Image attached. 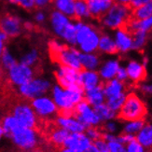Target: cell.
Segmentation results:
<instances>
[{"instance_id": "5b68a950", "label": "cell", "mask_w": 152, "mask_h": 152, "mask_svg": "<svg viewBox=\"0 0 152 152\" xmlns=\"http://www.w3.org/2000/svg\"><path fill=\"white\" fill-rule=\"evenodd\" d=\"M77 27V42L85 52H91L96 50L100 41L99 32L92 26L84 24L79 22L76 24Z\"/></svg>"}, {"instance_id": "74e56055", "label": "cell", "mask_w": 152, "mask_h": 152, "mask_svg": "<svg viewBox=\"0 0 152 152\" xmlns=\"http://www.w3.org/2000/svg\"><path fill=\"white\" fill-rule=\"evenodd\" d=\"M94 146L101 152H109V148H108V145L107 143L104 141L103 139H99V140H94Z\"/></svg>"}, {"instance_id": "52a82bcc", "label": "cell", "mask_w": 152, "mask_h": 152, "mask_svg": "<svg viewBox=\"0 0 152 152\" xmlns=\"http://www.w3.org/2000/svg\"><path fill=\"white\" fill-rule=\"evenodd\" d=\"M53 101L58 109H71L76 104L84 100V94L77 91L62 90L60 86H54L52 89Z\"/></svg>"}, {"instance_id": "7a4b0ae2", "label": "cell", "mask_w": 152, "mask_h": 152, "mask_svg": "<svg viewBox=\"0 0 152 152\" xmlns=\"http://www.w3.org/2000/svg\"><path fill=\"white\" fill-rule=\"evenodd\" d=\"M148 115L147 105L134 92L130 94L125 98L124 104L118 113L117 118L123 121H144Z\"/></svg>"}, {"instance_id": "4316f807", "label": "cell", "mask_w": 152, "mask_h": 152, "mask_svg": "<svg viewBox=\"0 0 152 152\" xmlns=\"http://www.w3.org/2000/svg\"><path fill=\"white\" fill-rule=\"evenodd\" d=\"M1 123H2V126L5 132L6 137H9L13 131H15L19 126H21L12 114L7 115L6 117H4Z\"/></svg>"}, {"instance_id": "6da1fadb", "label": "cell", "mask_w": 152, "mask_h": 152, "mask_svg": "<svg viewBox=\"0 0 152 152\" xmlns=\"http://www.w3.org/2000/svg\"><path fill=\"white\" fill-rule=\"evenodd\" d=\"M49 54L50 60L59 65L74 68L79 72L86 71L79 61V52L77 50L71 48L67 45L58 43L55 40H50L48 43Z\"/></svg>"}, {"instance_id": "7c38bea8", "label": "cell", "mask_w": 152, "mask_h": 152, "mask_svg": "<svg viewBox=\"0 0 152 152\" xmlns=\"http://www.w3.org/2000/svg\"><path fill=\"white\" fill-rule=\"evenodd\" d=\"M91 146V141L87 136L81 133H74L67 137L64 147L75 152H86Z\"/></svg>"}, {"instance_id": "4dcf8cb0", "label": "cell", "mask_w": 152, "mask_h": 152, "mask_svg": "<svg viewBox=\"0 0 152 152\" xmlns=\"http://www.w3.org/2000/svg\"><path fill=\"white\" fill-rule=\"evenodd\" d=\"M147 33L148 32L139 30V31L134 32L133 35H131L132 39H133V46H132V49L139 50L143 47L147 40Z\"/></svg>"}, {"instance_id": "ab89813d", "label": "cell", "mask_w": 152, "mask_h": 152, "mask_svg": "<svg viewBox=\"0 0 152 152\" xmlns=\"http://www.w3.org/2000/svg\"><path fill=\"white\" fill-rule=\"evenodd\" d=\"M116 76H117V79H118V80H120L121 82L125 81V80H126L127 77H128L126 69L120 67V69L118 70V73H117Z\"/></svg>"}, {"instance_id": "7bdbcfd3", "label": "cell", "mask_w": 152, "mask_h": 152, "mask_svg": "<svg viewBox=\"0 0 152 152\" xmlns=\"http://www.w3.org/2000/svg\"><path fill=\"white\" fill-rule=\"evenodd\" d=\"M103 129L110 131V132H113V131H115L116 126H115V124H113V123H108L107 125H104V126L103 127Z\"/></svg>"}, {"instance_id": "d590c367", "label": "cell", "mask_w": 152, "mask_h": 152, "mask_svg": "<svg viewBox=\"0 0 152 152\" xmlns=\"http://www.w3.org/2000/svg\"><path fill=\"white\" fill-rule=\"evenodd\" d=\"M107 145H108L109 152H126L124 145L121 144V142H118L117 138L113 141L107 142Z\"/></svg>"}, {"instance_id": "f35d334b", "label": "cell", "mask_w": 152, "mask_h": 152, "mask_svg": "<svg viewBox=\"0 0 152 152\" xmlns=\"http://www.w3.org/2000/svg\"><path fill=\"white\" fill-rule=\"evenodd\" d=\"M149 1H151V0H131L128 6L130 7L132 10H134L137 8H139V7L148 3Z\"/></svg>"}, {"instance_id": "83f0119b", "label": "cell", "mask_w": 152, "mask_h": 152, "mask_svg": "<svg viewBox=\"0 0 152 152\" xmlns=\"http://www.w3.org/2000/svg\"><path fill=\"white\" fill-rule=\"evenodd\" d=\"M120 69L118 63L117 61H110L105 64L100 71V75L104 79H110L117 75L118 70Z\"/></svg>"}, {"instance_id": "30bf717a", "label": "cell", "mask_w": 152, "mask_h": 152, "mask_svg": "<svg viewBox=\"0 0 152 152\" xmlns=\"http://www.w3.org/2000/svg\"><path fill=\"white\" fill-rule=\"evenodd\" d=\"M0 30L8 37H16L22 33L21 20L10 13L1 14L0 15Z\"/></svg>"}, {"instance_id": "8fae6325", "label": "cell", "mask_w": 152, "mask_h": 152, "mask_svg": "<svg viewBox=\"0 0 152 152\" xmlns=\"http://www.w3.org/2000/svg\"><path fill=\"white\" fill-rule=\"evenodd\" d=\"M30 104L36 112L37 116L40 120H46L48 117L57 113L58 111V107L54 101H52L50 98L46 96L36 98L32 100Z\"/></svg>"}, {"instance_id": "bcb514c9", "label": "cell", "mask_w": 152, "mask_h": 152, "mask_svg": "<svg viewBox=\"0 0 152 152\" xmlns=\"http://www.w3.org/2000/svg\"><path fill=\"white\" fill-rule=\"evenodd\" d=\"M86 152H101V151H99V150L94 146V145H91V146L87 150H86Z\"/></svg>"}, {"instance_id": "816d5d0a", "label": "cell", "mask_w": 152, "mask_h": 152, "mask_svg": "<svg viewBox=\"0 0 152 152\" xmlns=\"http://www.w3.org/2000/svg\"><path fill=\"white\" fill-rule=\"evenodd\" d=\"M50 2H52V0H50Z\"/></svg>"}, {"instance_id": "7402d4cb", "label": "cell", "mask_w": 152, "mask_h": 152, "mask_svg": "<svg viewBox=\"0 0 152 152\" xmlns=\"http://www.w3.org/2000/svg\"><path fill=\"white\" fill-rule=\"evenodd\" d=\"M98 49L101 51L107 52L108 54H117L118 52L120 51L116 42H114L107 35H102L100 37V41H99Z\"/></svg>"}, {"instance_id": "9a60e30c", "label": "cell", "mask_w": 152, "mask_h": 152, "mask_svg": "<svg viewBox=\"0 0 152 152\" xmlns=\"http://www.w3.org/2000/svg\"><path fill=\"white\" fill-rule=\"evenodd\" d=\"M50 22H51V25H52V28H53L54 32L58 36H60L62 37L64 34L65 30H66V28L68 27V25L71 23H69L68 18L58 10L51 12Z\"/></svg>"}, {"instance_id": "484cf974", "label": "cell", "mask_w": 152, "mask_h": 152, "mask_svg": "<svg viewBox=\"0 0 152 152\" xmlns=\"http://www.w3.org/2000/svg\"><path fill=\"white\" fill-rule=\"evenodd\" d=\"M75 13H76V21L77 23L80 22L82 19L91 17L90 10L86 0H76Z\"/></svg>"}, {"instance_id": "44dd1931", "label": "cell", "mask_w": 152, "mask_h": 152, "mask_svg": "<svg viewBox=\"0 0 152 152\" xmlns=\"http://www.w3.org/2000/svg\"><path fill=\"white\" fill-rule=\"evenodd\" d=\"M80 79L85 91H90L98 86L99 75L94 71H83L81 72Z\"/></svg>"}, {"instance_id": "f1b7e54d", "label": "cell", "mask_w": 152, "mask_h": 152, "mask_svg": "<svg viewBox=\"0 0 152 152\" xmlns=\"http://www.w3.org/2000/svg\"><path fill=\"white\" fill-rule=\"evenodd\" d=\"M18 64L16 59L12 56V54L10 52V50L5 48L2 56L0 58V64H1V67L4 71L8 72L10 68H12L14 65Z\"/></svg>"}, {"instance_id": "c3c4849f", "label": "cell", "mask_w": 152, "mask_h": 152, "mask_svg": "<svg viewBox=\"0 0 152 152\" xmlns=\"http://www.w3.org/2000/svg\"><path fill=\"white\" fill-rule=\"evenodd\" d=\"M118 3H121V4H125V5H128L130 3L131 0H117Z\"/></svg>"}, {"instance_id": "1f68e13d", "label": "cell", "mask_w": 152, "mask_h": 152, "mask_svg": "<svg viewBox=\"0 0 152 152\" xmlns=\"http://www.w3.org/2000/svg\"><path fill=\"white\" fill-rule=\"evenodd\" d=\"M38 62V52L37 50H32L28 53L23 55L21 59V64L27 65L29 67H33L37 64Z\"/></svg>"}, {"instance_id": "d6986e66", "label": "cell", "mask_w": 152, "mask_h": 152, "mask_svg": "<svg viewBox=\"0 0 152 152\" xmlns=\"http://www.w3.org/2000/svg\"><path fill=\"white\" fill-rule=\"evenodd\" d=\"M59 126L67 130L68 132H72V133H82V132L86 129L83 125L74 120V118H58L55 121Z\"/></svg>"}, {"instance_id": "f546056e", "label": "cell", "mask_w": 152, "mask_h": 152, "mask_svg": "<svg viewBox=\"0 0 152 152\" xmlns=\"http://www.w3.org/2000/svg\"><path fill=\"white\" fill-rule=\"evenodd\" d=\"M94 112L96 115L100 118V120H110V118L115 117V111L110 109L107 104H101L94 107Z\"/></svg>"}, {"instance_id": "681fc988", "label": "cell", "mask_w": 152, "mask_h": 152, "mask_svg": "<svg viewBox=\"0 0 152 152\" xmlns=\"http://www.w3.org/2000/svg\"><path fill=\"white\" fill-rule=\"evenodd\" d=\"M59 152H75V151L72 149H69V148H64L61 150H59Z\"/></svg>"}, {"instance_id": "f6af8a7d", "label": "cell", "mask_w": 152, "mask_h": 152, "mask_svg": "<svg viewBox=\"0 0 152 152\" xmlns=\"http://www.w3.org/2000/svg\"><path fill=\"white\" fill-rule=\"evenodd\" d=\"M36 20L38 22V23H41V22H43L44 20H45V16H44V14L43 13H41V12H38L37 14L36 15Z\"/></svg>"}, {"instance_id": "d4e9b609", "label": "cell", "mask_w": 152, "mask_h": 152, "mask_svg": "<svg viewBox=\"0 0 152 152\" xmlns=\"http://www.w3.org/2000/svg\"><path fill=\"white\" fill-rule=\"evenodd\" d=\"M136 139L143 147L151 148L152 147V125L147 124L139 132Z\"/></svg>"}, {"instance_id": "4fadbf2b", "label": "cell", "mask_w": 152, "mask_h": 152, "mask_svg": "<svg viewBox=\"0 0 152 152\" xmlns=\"http://www.w3.org/2000/svg\"><path fill=\"white\" fill-rule=\"evenodd\" d=\"M90 10L91 17L101 21L113 6L114 0H86Z\"/></svg>"}, {"instance_id": "ee69618b", "label": "cell", "mask_w": 152, "mask_h": 152, "mask_svg": "<svg viewBox=\"0 0 152 152\" xmlns=\"http://www.w3.org/2000/svg\"><path fill=\"white\" fill-rule=\"evenodd\" d=\"M142 91L144 94H152V85L151 86H143Z\"/></svg>"}, {"instance_id": "277c9868", "label": "cell", "mask_w": 152, "mask_h": 152, "mask_svg": "<svg viewBox=\"0 0 152 152\" xmlns=\"http://www.w3.org/2000/svg\"><path fill=\"white\" fill-rule=\"evenodd\" d=\"M131 8L128 5L115 3L107 12L101 22L104 25L111 29H121L124 27L132 14Z\"/></svg>"}, {"instance_id": "9c48e42d", "label": "cell", "mask_w": 152, "mask_h": 152, "mask_svg": "<svg viewBox=\"0 0 152 152\" xmlns=\"http://www.w3.org/2000/svg\"><path fill=\"white\" fill-rule=\"evenodd\" d=\"M7 73H8L9 81L18 88L23 85L27 84L32 79L35 78L34 69L21 63L16 64Z\"/></svg>"}, {"instance_id": "603a6c76", "label": "cell", "mask_w": 152, "mask_h": 152, "mask_svg": "<svg viewBox=\"0 0 152 152\" xmlns=\"http://www.w3.org/2000/svg\"><path fill=\"white\" fill-rule=\"evenodd\" d=\"M151 16H152V0L148 3L139 7V8L134 10L131 14L132 18L138 20V21H143V20L148 19Z\"/></svg>"}, {"instance_id": "8d00e7d4", "label": "cell", "mask_w": 152, "mask_h": 152, "mask_svg": "<svg viewBox=\"0 0 152 152\" xmlns=\"http://www.w3.org/2000/svg\"><path fill=\"white\" fill-rule=\"evenodd\" d=\"M127 152H144L143 146L135 139L134 141H132L130 144H128V150Z\"/></svg>"}, {"instance_id": "3957f363", "label": "cell", "mask_w": 152, "mask_h": 152, "mask_svg": "<svg viewBox=\"0 0 152 152\" xmlns=\"http://www.w3.org/2000/svg\"><path fill=\"white\" fill-rule=\"evenodd\" d=\"M14 146L22 151H35L38 146L37 131L31 128L19 126L8 137Z\"/></svg>"}, {"instance_id": "cb8c5ba5", "label": "cell", "mask_w": 152, "mask_h": 152, "mask_svg": "<svg viewBox=\"0 0 152 152\" xmlns=\"http://www.w3.org/2000/svg\"><path fill=\"white\" fill-rule=\"evenodd\" d=\"M79 61L86 71H92L99 64L98 56L91 53H79Z\"/></svg>"}, {"instance_id": "ac0fdd59", "label": "cell", "mask_w": 152, "mask_h": 152, "mask_svg": "<svg viewBox=\"0 0 152 152\" xmlns=\"http://www.w3.org/2000/svg\"><path fill=\"white\" fill-rule=\"evenodd\" d=\"M52 2L54 3L55 8L58 10V11H60L64 15L76 21V0H52Z\"/></svg>"}, {"instance_id": "d6a6232c", "label": "cell", "mask_w": 152, "mask_h": 152, "mask_svg": "<svg viewBox=\"0 0 152 152\" xmlns=\"http://www.w3.org/2000/svg\"><path fill=\"white\" fill-rule=\"evenodd\" d=\"M125 95L124 94H121V95L118 96H116V97H113V98H110V99H107V105L112 109L113 111H117L118 109H121V107L124 104V101H125Z\"/></svg>"}, {"instance_id": "2e32d148", "label": "cell", "mask_w": 152, "mask_h": 152, "mask_svg": "<svg viewBox=\"0 0 152 152\" xmlns=\"http://www.w3.org/2000/svg\"><path fill=\"white\" fill-rule=\"evenodd\" d=\"M103 89H104V94L107 99L113 98L116 96L121 95L123 90V83L121 82L118 79H112V80H107L101 82Z\"/></svg>"}, {"instance_id": "ba28073f", "label": "cell", "mask_w": 152, "mask_h": 152, "mask_svg": "<svg viewBox=\"0 0 152 152\" xmlns=\"http://www.w3.org/2000/svg\"><path fill=\"white\" fill-rule=\"evenodd\" d=\"M50 89V83L43 78H34L27 84L18 88V91L25 100H34L42 97Z\"/></svg>"}, {"instance_id": "e0dca14e", "label": "cell", "mask_w": 152, "mask_h": 152, "mask_svg": "<svg viewBox=\"0 0 152 152\" xmlns=\"http://www.w3.org/2000/svg\"><path fill=\"white\" fill-rule=\"evenodd\" d=\"M104 96V89H103V86L101 83L99 84L97 87L91 89L90 91H86L84 92L85 101L89 104L94 105V107H96V105L103 104Z\"/></svg>"}, {"instance_id": "b9f144b4", "label": "cell", "mask_w": 152, "mask_h": 152, "mask_svg": "<svg viewBox=\"0 0 152 152\" xmlns=\"http://www.w3.org/2000/svg\"><path fill=\"white\" fill-rule=\"evenodd\" d=\"M35 1H36L37 9H39V8H43L48 3H50V0H35Z\"/></svg>"}, {"instance_id": "5bb4252c", "label": "cell", "mask_w": 152, "mask_h": 152, "mask_svg": "<svg viewBox=\"0 0 152 152\" xmlns=\"http://www.w3.org/2000/svg\"><path fill=\"white\" fill-rule=\"evenodd\" d=\"M126 71L129 78L134 83V85H137L139 82L145 81L148 76L145 65L134 61L129 63Z\"/></svg>"}, {"instance_id": "f907efd6", "label": "cell", "mask_w": 152, "mask_h": 152, "mask_svg": "<svg viewBox=\"0 0 152 152\" xmlns=\"http://www.w3.org/2000/svg\"><path fill=\"white\" fill-rule=\"evenodd\" d=\"M2 71H3V69L1 67V64H0V78H1V77H2Z\"/></svg>"}, {"instance_id": "60d3db41", "label": "cell", "mask_w": 152, "mask_h": 152, "mask_svg": "<svg viewBox=\"0 0 152 152\" xmlns=\"http://www.w3.org/2000/svg\"><path fill=\"white\" fill-rule=\"evenodd\" d=\"M8 37H7L3 32H0V58L2 56V53L5 50V43L8 40Z\"/></svg>"}, {"instance_id": "7dc6e473", "label": "cell", "mask_w": 152, "mask_h": 152, "mask_svg": "<svg viewBox=\"0 0 152 152\" xmlns=\"http://www.w3.org/2000/svg\"><path fill=\"white\" fill-rule=\"evenodd\" d=\"M4 136H5V132H4V129L2 126V123L0 122V140H1Z\"/></svg>"}, {"instance_id": "8992f818", "label": "cell", "mask_w": 152, "mask_h": 152, "mask_svg": "<svg viewBox=\"0 0 152 152\" xmlns=\"http://www.w3.org/2000/svg\"><path fill=\"white\" fill-rule=\"evenodd\" d=\"M22 127L37 130L39 118L33 109L31 104L23 101L17 103L12 108V113Z\"/></svg>"}, {"instance_id": "e575fe53", "label": "cell", "mask_w": 152, "mask_h": 152, "mask_svg": "<svg viewBox=\"0 0 152 152\" xmlns=\"http://www.w3.org/2000/svg\"><path fill=\"white\" fill-rule=\"evenodd\" d=\"M8 1L10 3L17 4L19 6H21L23 9H25L28 11H32L35 9H37L35 0H8Z\"/></svg>"}, {"instance_id": "ffe728a7", "label": "cell", "mask_w": 152, "mask_h": 152, "mask_svg": "<svg viewBox=\"0 0 152 152\" xmlns=\"http://www.w3.org/2000/svg\"><path fill=\"white\" fill-rule=\"evenodd\" d=\"M116 44L118 46L120 51H127L130 49H132L133 46V39H132L131 35L123 30V29H118L117 32L116 36Z\"/></svg>"}, {"instance_id": "836d02e7", "label": "cell", "mask_w": 152, "mask_h": 152, "mask_svg": "<svg viewBox=\"0 0 152 152\" xmlns=\"http://www.w3.org/2000/svg\"><path fill=\"white\" fill-rule=\"evenodd\" d=\"M146 125H145V121H134L130 124H128L124 129V134H135L137 132H140Z\"/></svg>"}]
</instances>
